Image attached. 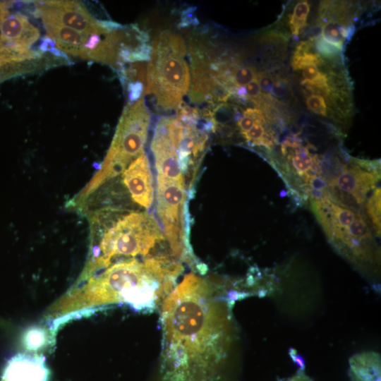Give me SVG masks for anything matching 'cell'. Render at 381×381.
<instances>
[{
    "label": "cell",
    "instance_id": "obj_1",
    "mask_svg": "<svg viewBox=\"0 0 381 381\" xmlns=\"http://www.w3.org/2000/svg\"><path fill=\"white\" fill-rule=\"evenodd\" d=\"M162 381H217L226 348L227 315L213 286L194 273L160 306Z\"/></svg>",
    "mask_w": 381,
    "mask_h": 381
},
{
    "label": "cell",
    "instance_id": "obj_2",
    "mask_svg": "<svg viewBox=\"0 0 381 381\" xmlns=\"http://www.w3.org/2000/svg\"><path fill=\"white\" fill-rule=\"evenodd\" d=\"M106 268L90 282L96 302L150 310L160 308L184 269L181 260L169 255L123 259Z\"/></svg>",
    "mask_w": 381,
    "mask_h": 381
},
{
    "label": "cell",
    "instance_id": "obj_3",
    "mask_svg": "<svg viewBox=\"0 0 381 381\" xmlns=\"http://www.w3.org/2000/svg\"><path fill=\"white\" fill-rule=\"evenodd\" d=\"M184 40L164 31L153 41L147 66L145 93L157 109L179 110L190 85Z\"/></svg>",
    "mask_w": 381,
    "mask_h": 381
},
{
    "label": "cell",
    "instance_id": "obj_4",
    "mask_svg": "<svg viewBox=\"0 0 381 381\" xmlns=\"http://www.w3.org/2000/svg\"><path fill=\"white\" fill-rule=\"evenodd\" d=\"M165 239L152 214L132 212L123 214L101 236L96 257L87 271L106 268L116 258H146L167 255L155 253Z\"/></svg>",
    "mask_w": 381,
    "mask_h": 381
},
{
    "label": "cell",
    "instance_id": "obj_5",
    "mask_svg": "<svg viewBox=\"0 0 381 381\" xmlns=\"http://www.w3.org/2000/svg\"><path fill=\"white\" fill-rule=\"evenodd\" d=\"M150 118L144 96L125 107L99 169L78 193L75 204H82L102 184L122 173L133 160L145 153Z\"/></svg>",
    "mask_w": 381,
    "mask_h": 381
},
{
    "label": "cell",
    "instance_id": "obj_6",
    "mask_svg": "<svg viewBox=\"0 0 381 381\" xmlns=\"http://www.w3.org/2000/svg\"><path fill=\"white\" fill-rule=\"evenodd\" d=\"M186 183L157 176V211L172 253L186 261L190 254L186 229Z\"/></svg>",
    "mask_w": 381,
    "mask_h": 381
},
{
    "label": "cell",
    "instance_id": "obj_7",
    "mask_svg": "<svg viewBox=\"0 0 381 381\" xmlns=\"http://www.w3.org/2000/svg\"><path fill=\"white\" fill-rule=\"evenodd\" d=\"M43 23L58 24L85 35H105L120 25L97 20L75 1H43L36 4Z\"/></svg>",
    "mask_w": 381,
    "mask_h": 381
},
{
    "label": "cell",
    "instance_id": "obj_8",
    "mask_svg": "<svg viewBox=\"0 0 381 381\" xmlns=\"http://www.w3.org/2000/svg\"><path fill=\"white\" fill-rule=\"evenodd\" d=\"M123 183L138 205L149 209L154 200V188L148 157L143 153L122 172Z\"/></svg>",
    "mask_w": 381,
    "mask_h": 381
},
{
    "label": "cell",
    "instance_id": "obj_9",
    "mask_svg": "<svg viewBox=\"0 0 381 381\" xmlns=\"http://www.w3.org/2000/svg\"><path fill=\"white\" fill-rule=\"evenodd\" d=\"M39 37L38 29L23 14H9L0 21V42L30 47Z\"/></svg>",
    "mask_w": 381,
    "mask_h": 381
},
{
    "label": "cell",
    "instance_id": "obj_10",
    "mask_svg": "<svg viewBox=\"0 0 381 381\" xmlns=\"http://www.w3.org/2000/svg\"><path fill=\"white\" fill-rule=\"evenodd\" d=\"M47 374L42 361L16 356L8 361L1 381H47Z\"/></svg>",
    "mask_w": 381,
    "mask_h": 381
},
{
    "label": "cell",
    "instance_id": "obj_11",
    "mask_svg": "<svg viewBox=\"0 0 381 381\" xmlns=\"http://www.w3.org/2000/svg\"><path fill=\"white\" fill-rule=\"evenodd\" d=\"M44 25L49 37L60 50L84 59V46L90 35L58 24L44 23Z\"/></svg>",
    "mask_w": 381,
    "mask_h": 381
},
{
    "label": "cell",
    "instance_id": "obj_12",
    "mask_svg": "<svg viewBox=\"0 0 381 381\" xmlns=\"http://www.w3.org/2000/svg\"><path fill=\"white\" fill-rule=\"evenodd\" d=\"M351 381H380V361L377 355L365 353L350 361Z\"/></svg>",
    "mask_w": 381,
    "mask_h": 381
},
{
    "label": "cell",
    "instance_id": "obj_13",
    "mask_svg": "<svg viewBox=\"0 0 381 381\" xmlns=\"http://www.w3.org/2000/svg\"><path fill=\"white\" fill-rule=\"evenodd\" d=\"M322 22L321 30V37L326 42L337 48L338 50H342L346 40L351 35L353 31L350 26H346L339 20L334 21L332 20H326Z\"/></svg>",
    "mask_w": 381,
    "mask_h": 381
},
{
    "label": "cell",
    "instance_id": "obj_14",
    "mask_svg": "<svg viewBox=\"0 0 381 381\" xmlns=\"http://www.w3.org/2000/svg\"><path fill=\"white\" fill-rule=\"evenodd\" d=\"M314 157L306 147H299L288 155V161L291 163L294 171L301 176H306L310 171Z\"/></svg>",
    "mask_w": 381,
    "mask_h": 381
},
{
    "label": "cell",
    "instance_id": "obj_15",
    "mask_svg": "<svg viewBox=\"0 0 381 381\" xmlns=\"http://www.w3.org/2000/svg\"><path fill=\"white\" fill-rule=\"evenodd\" d=\"M309 11L310 4L307 1H301L295 5L289 21L293 35L298 36L301 30L306 26Z\"/></svg>",
    "mask_w": 381,
    "mask_h": 381
},
{
    "label": "cell",
    "instance_id": "obj_16",
    "mask_svg": "<svg viewBox=\"0 0 381 381\" xmlns=\"http://www.w3.org/2000/svg\"><path fill=\"white\" fill-rule=\"evenodd\" d=\"M367 212L372 219L374 227L380 234V190H375L373 196L366 204Z\"/></svg>",
    "mask_w": 381,
    "mask_h": 381
},
{
    "label": "cell",
    "instance_id": "obj_17",
    "mask_svg": "<svg viewBox=\"0 0 381 381\" xmlns=\"http://www.w3.org/2000/svg\"><path fill=\"white\" fill-rule=\"evenodd\" d=\"M306 104L310 111L322 116H328L327 105L322 96L311 94L306 97Z\"/></svg>",
    "mask_w": 381,
    "mask_h": 381
},
{
    "label": "cell",
    "instance_id": "obj_18",
    "mask_svg": "<svg viewBox=\"0 0 381 381\" xmlns=\"http://www.w3.org/2000/svg\"><path fill=\"white\" fill-rule=\"evenodd\" d=\"M263 125L264 124L261 123L255 122L253 127L243 135V138L247 140L248 143L255 145H259L260 141L262 140L266 133Z\"/></svg>",
    "mask_w": 381,
    "mask_h": 381
},
{
    "label": "cell",
    "instance_id": "obj_19",
    "mask_svg": "<svg viewBox=\"0 0 381 381\" xmlns=\"http://www.w3.org/2000/svg\"><path fill=\"white\" fill-rule=\"evenodd\" d=\"M314 42L318 52L326 57L332 58L339 54V50L326 42L320 36L314 38Z\"/></svg>",
    "mask_w": 381,
    "mask_h": 381
},
{
    "label": "cell",
    "instance_id": "obj_20",
    "mask_svg": "<svg viewBox=\"0 0 381 381\" xmlns=\"http://www.w3.org/2000/svg\"><path fill=\"white\" fill-rule=\"evenodd\" d=\"M246 99H250L256 104L259 105L261 99V90L257 78L249 83L246 87Z\"/></svg>",
    "mask_w": 381,
    "mask_h": 381
},
{
    "label": "cell",
    "instance_id": "obj_21",
    "mask_svg": "<svg viewBox=\"0 0 381 381\" xmlns=\"http://www.w3.org/2000/svg\"><path fill=\"white\" fill-rule=\"evenodd\" d=\"M289 91V83L284 79H278L274 83L270 92L277 98L284 97Z\"/></svg>",
    "mask_w": 381,
    "mask_h": 381
},
{
    "label": "cell",
    "instance_id": "obj_22",
    "mask_svg": "<svg viewBox=\"0 0 381 381\" xmlns=\"http://www.w3.org/2000/svg\"><path fill=\"white\" fill-rule=\"evenodd\" d=\"M305 182L308 185L309 188L318 190H328V184L326 181L320 176H310L303 178Z\"/></svg>",
    "mask_w": 381,
    "mask_h": 381
},
{
    "label": "cell",
    "instance_id": "obj_23",
    "mask_svg": "<svg viewBox=\"0 0 381 381\" xmlns=\"http://www.w3.org/2000/svg\"><path fill=\"white\" fill-rule=\"evenodd\" d=\"M28 65L24 64H6L0 61V79L4 76H6V72H9L10 70L18 71L21 73L25 72V71H30L31 68L28 67Z\"/></svg>",
    "mask_w": 381,
    "mask_h": 381
},
{
    "label": "cell",
    "instance_id": "obj_24",
    "mask_svg": "<svg viewBox=\"0 0 381 381\" xmlns=\"http://www.w3.org/2000/svg\"><path fill=\"white\" fill-rule=\"evenodd\" d=\"M322 71L319 70L317 65L311 64L304 67L302 69V76L303 77V81H312L318 78Z\"/></svg>",
    "mask_w": 381,
    "mask_h": 381
},
{
    "label": "cell",
    "instance_id": "obj_25",
    "mask_svg": "<svg viewBox=\"0 0 381 381\" xmlns=\"http://www.w3.org/2000/svg\"><path fill=\"white\" fill-rule=\"evenodd\" d=\"M256 78L258 80L260 90L266 93L270 92L274 84L273 78L265 73H258Z\"/></svg>",
    "mask_w": 381,
    "mask_h": 381
},
{
    "label": "cell",
    "instance_id": "obj_26",
    "mask_svg": "<svg viewBox=\"0 0 381 381\" xmlns=\"http://www.w3.org/2000/svg\"><path fill=\"white\" fill-rule=\"evenodd\" d=\"M255 121L250 116L243 115L237 121V127L241 133L243 135L254 125Z\"/></svg>",
    "mask_w": 381,
    "mask_h": 381
},
{
    "label": "cell",
    "instance_id": "obj_27",
    "mask_svg": "<svg viewBox=\"0 0 381 381\" xmlns=\"http://www.w3.org/2000/svg\"><path fill=\"white\" fill-rule=\"evenodd\" d=\"M9 15L8 11V4L0 2V21L4 20Z\"/></svg>",
    "mask_w": 381,
    "mask_h": 381
},
{
    "label": "cell",
    "instance_id": "obj_28",
    "mask_svg": "<svg viewBox=\"0 0 381 381\" xmlns=\"http://www.w3.org/2000/svg\"><path fill=\"white\" fill-rule=\"evenodd\" d=\"M289 381H311L310 379L303 375H298L291 379Z\"/></svg>",
    "mask_w": 381,
    "mask_h": 381
}]
</instances>
